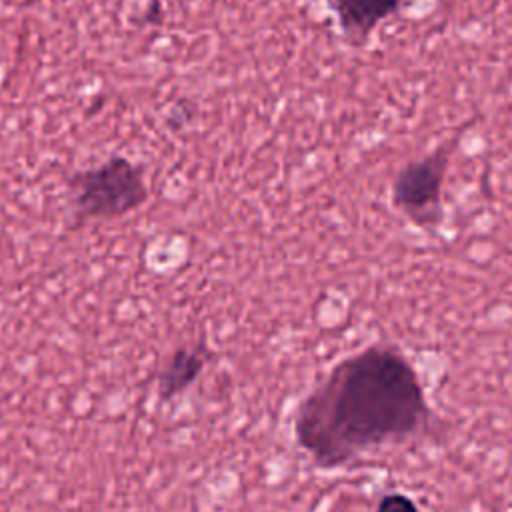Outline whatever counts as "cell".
<instances>
[{"instance_id":"cell-1","label":"cell","mask_w":512,"mask_h":512,"mask_svg":"<svg viewBox=\"0 0 512 512\" xmlns=\"http://www.w3.org/2000/svg\"><path fill=\"white\" fill-rule=\"evenodd\" d=\"M428 404L412 364L394 348L368 346L332 368L296 412V440L322 466L416 434Z\"/></svg>"},{"instance_id":"cell-2","label":"cell","mask_w":512,"mask_h":512,"mask_svg":"<svg viewBox=\"0 0 512 512\" xmlns=\"http://www.w3.org/2000/svg\"><path fill=\"white\" fill-rule=\"evenodd\" d=\"M68 188L76 226L126 216L148 200L144 170L126 156H110L92 168L72 174Z\"/></svg>"},{"instance_id":"cell-3","label":"cell","mask_w":512,"mask_h":512,"mask_svg":"<svg viewBox=\"0 0 512 512\" xmlns=\"http://www.w3.org/2000/svg\"><path fill=\"white\" fill-rule=\"evenodd\" d=\"M458 142L460 134L406 162L392 180V206L418 228H434L442 220L444 182Z\"/></svg>"},{"instance_id":"cell-4","label":"cell","mask_w":512,"mask_h":512,"mask_svg":"<svg viewBox=\"0 0 512 512\" xmlns=\"http://www.w3.org/2000/svg\"><path fill=\"white\" fill-rule=\"evenodd\" d=\"M406 0H328L336 24L352 46H364L388 18L398 14Z\"/></svg>"},{"instance_id":"cell-5","label":"cell","mask_w":512,"mask_h":512,"mask_svg":"<svg viewBox=\"0 0 512 512\" xmlns=\"http://www.w3.org/2000/svg\"><path fill=\"white\" fill-rule=\"evenodd\" d=\"M208 360V348L204 344L182 346L172 352L158 374V394L162 400H170L196 382Z\"/></svg>"},{"instance_id":"cell-6","label":"cell","mask_w":512,"mask_h":512,"mask_svg":"<svg viewBox=\"0 0 512 512\" xmlns=\"http://www.w3.org/2000/svg\"><path fill=\"white\" fill-rule=\"evenodd\" d=\"M376 512H418L416 504L412 498L400 492H390L380 498Z\"/></svg>"}]
</instances>
